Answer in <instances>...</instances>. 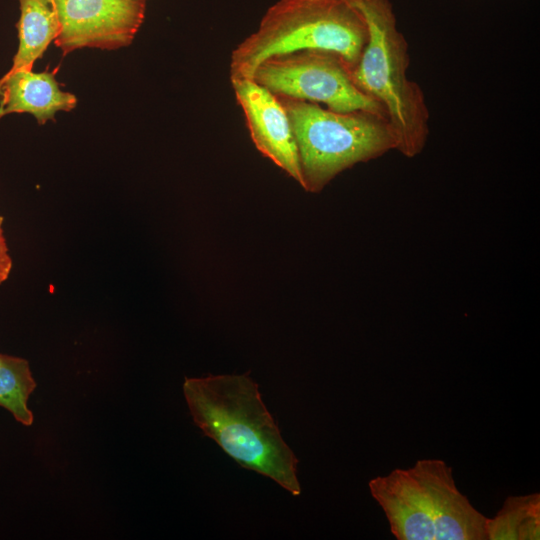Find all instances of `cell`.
I'll use <instances>...</instances> for the list:
<instances>
[{"label": "cell", "mask_w": 540, "mask_h": 540, "mask_svg": "<svg viewBox=\"0 0 540 540\" xmlns=\"http://www.w3.org/2000/svg\"><path fill=\"white\" fill-rule=\"evenodd\" d=\"M183 393L194 423L228 456L300 495L298 460L248 375L186 377Z\"/></svg>", "instance_id": "obj_1"}, {"label": "cell", "mask_w": 540, "mask_h": 540, "mask_svg": "<svg viewBox=\"0 0 540 540\" xmlns=\"http://www.w3.org/2000/svg\"><path fill=\"white\" fill-rule=\"evenodd\" d=\"M397 540H485L486 518L457 488L452 467L427 458L368 483Z\"/></svg>", "instance_id": "obj_2"}, {"label": "cell", "mask_w": 540, "mask_h": 540, "mask_svg": "<svg viewBox=\"0 0 540 540\" xmlns=\"http://www.w3.org/2000/svg\"><path fill=\"white\" fill-rule=\"evenodd\" d=\"M363 14L368 38L356 66L355 85L383 108L396 140L407 158L419 155L430 133V113L422 88L409 79V44L397 27L390 0H353Z\"/></svg>", "instance_id": "obj_3"}, {"label": "cell", "mask_w": 540, "mask_h": 540, "mask_svg": "<svg viewBox=\"0 0 540 540\" xmlns=\"http://www.w3.org/2000/svg\"><path fill=\"white\" fill-rule=\"evenodd\" d=\"M367 38V23L353 0H278L232 50L230 80L252 78L266 59L302 50L337 53L353 69Z\"/></svg>", "instance_id": "obj_4"}, {"label": "cell", "mask_w": 540, "mask_h": 540, "mask_svg": "<svg viewBox=\"0 0 540 540\" xmlns=\"http://www.w3.org/2000/svg\"><path fill=\"white\" fill-rule=\"evenodd\" d=\"M296 141L302 188L321 192L338 174L396 150L386 117L367 111L337 112L319 104L277 96Z\"/></svg>", "instance_id": "obj_5"}, {"label": "cell", "mask_w": 540, "mask_h": 540, "mask_svg": "<svg viewBox=\"0 0 540 540\" xmlns=\"http://www.w3.org/2000/svg\"><path fill=\"white\" fill-rule=\"evenodd\" d=\"M351 70L337 53L302 50L266 59L252 79L277 96L322 103L337 112L367 111L386 117L381 105L355 85Z\"/></svg>", "instance_id": "obj_6"}, {"label": "cell", "mask_w": 540, "mask_h": 540, "mask_svg": "<svg viewBox=\"0 0 540 540\" xmlns=\"http://www.w3.org/2000/svg\"><path fill=\"white\" fill-rule=\"evenodd\" d=\"M60 21L54 43L64 54L80 48L128 46L145 16L147 0H53Z\"/></svg>", "instance_id": "obj_7"}, {"label": "cell", "mask_w": 540, "mask_h": 540, "mask_svg": "<svg viewBox=\"0 0 540 540\" xmlns=\"http://www.w3.org/2000/svg\"><path fill=\"white\" fill-rule=\"evenodd\" d=\"M230 81L256 149L302 186L296 141L277 95L252 78Z\"/></svg>", "instance_id": "obj_8"}, {"label": "cell", "mask_w": 540, "mask_h": 540, "mask_svg": "<svg viewBox=\"0 0 540 540\" xmlns=\"http://www.w3.org/2000/svg\"><path fill=\"white\" fill-rule=\"evenodd\" d=\"M76 104L75 95L61 90L55 72L20 69L7 71L0 78V119L12 113H29L42 125Z\"/></svg>", "instance_id": "obj_9"}, {"label": "cell", "mask_w": 540, "mask_h": 540, "mask_svg": "<svg viewBox=\"0 0 540 540\" xmlns=\"http://www.w3.org/2000/svg\"><path fill=\"white\" fill-rule=\"evenodd\" d=\"M20 18L17 24L19 44L8 72L32 70L52 41L60 33V21L53 0H18Z\"/></svg>", "instance_id": "obj_10"}, {"label": "cell", "mask_w": 540, "mask_h": 540, "mask_svg": "<svg viewBox=\"0 0 540 540\" xmlns=\"http://www.w3.org/2000/svg\"><path fill=\"white\" fill-rule=\"evenodd\" d=\"M488 540L540 539V494L508 496L492 518H486Z\"/></svg>", "instance_id": "obj_11"}, {"label": "cell", "mask_w": 540, "mask_h": 540, "mask_svg": "<svg viewBox=\"0 0 540 540\" xmlns=\"http://www.w3.org/2000/svg\"><path fill=\"white\" fill-rule=\"evenodd\" d=\"M35 388L28 361L0 353V407L25 426L33 423V413L27 403Z\"/></svg>", "instance_id": "obj_12"}, {"label": "cell", "mask_w": 540, "mask_h": 540, "mask_svg": "<svg viewBox=\"0 0 540 540\" xmlns=\"http://www.w3.org/2000/svg\"><path fill=\"white\" fill-rule=\"evenodd\" d=\"M3 222L4 219L0 215V285L8 279L13 266L4 235Z\"/></svg>", "instance_id": "obj_13"}]
</instances>
